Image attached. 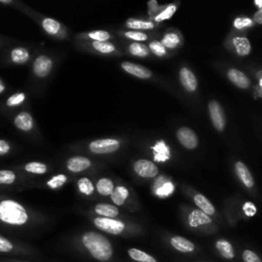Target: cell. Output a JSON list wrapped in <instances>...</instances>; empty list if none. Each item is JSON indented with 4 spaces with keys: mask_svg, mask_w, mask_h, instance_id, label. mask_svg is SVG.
I'll return each instance as SVG.
<instances>
[{
    "mask_svg": "<svg viewBox=\"0 0 262 262\" xmlns=\"http://www.w3.org/2000/svg\"><path fill=\"white\" fill-rule=\"evenodd\" d=\"M81 244L89 255L99 262H107L113 258V246L101 233L86 231L81 236Z\"/></svg>",
    "mask_w": 262,
    "mask_h": 262,
    "instance_id": "6da1fadb",
    "label": "cell"
},
{
    "mask_svg": "<svg viewBox=\"0 0 262 262\" xmlns=\"http://www.w3.org/2000/svg\"><path fill=\"white\" fill-rule=\"evenodd\" d=\"M29 215L25 207L13 200H3L0 202V221L3 223L20 226L27 223Z\"/></svg>",
    "mask_w": 262,
    "mask_h": 262,
    "instance_id": "7a4b0ae2",
    "label": "cell"
},
{
    "mask_svg": "<svg viewBox=\"0 0 262 262\" xmlns=\"http://www.w3.org/2000/svg\"><path fill=\"white\" fill-rule=\"evenodd\" d=\"M94 225L110 234L121 235L127 232V225L125 222L115 218H105V217H95L93 219Z\"/></svg>",
    "mask_w": 262,
    "mask_h": 262,
    "instance_id": "3957f363",
    "label": "cell"
},
{
    "mask_svg": "<svg viewBox=\"0 0 262 262\" xmlns=\"http://www.w3.org/2000/svg\"><path fill=\"white\" fill-rule=\"evenodd\" d=\"M187 224L192 229L211 231L213 221L210 216H208L199 209H194L190 211L187 216Z\"/></svg>",
    "mask_w": 262,
    "mask_h": 262,
    "instance_id": "277c9868",
    "label": "cell"
},
{
    "mask_svg": "<svg viewBox=\"0 0 262 262\" xmlns=\"http://www.w3.org/2000/svg\"><path fill=\"white\" fill-rule=\"evenodd\" d=\"M120 146V142L116 139L104 138L96 139L89 144V149L94 154H110L116 151Z\"/></svg>",
    "mask_w": 262,
    "mask_h": 262,
    "instance_id": "5b68a950",
    "label": "cell"
},
{
    "mask_svg": "<svg viewBox=\"0 0 262 262\" xmlns=\"http://www.w3.org/2000/svg\"><path fill=\"white\" fill-rule=\"evenodd\" d=\"M209 114L214 127L218 131H222L225 127V116L222 107L216 100H212L209 103Z\"/></svg>",
    "mask_w": 262,
    "mask_h": 262,
    "instance_id": "8992f818",
    "label": "cell"
},
{
    "mask_svg": "<svg viewBox=\"0 0 262 262\" xmlns=\"http://www.w3.org/2000/svg\"><path fill=\"white\" fill-rule=\"evenodd\" d=\"M177 138H178L179 142L184 147H186L188 149H192V148L196 147L198 142H199L198 136L195 135V133L187 127H181L178 129Z\"/></svg>",
    "mask_w": 262,
    "mask_h": 262,
    "instance_id": "52a82bcc",
    "label": "cell"
},
{
    "mask_svg": "<svg viewBox=\"0 0 262 262\" xmlns=\"http://www.w3.org/2000/svg\"><path fill=\"white\" fill-rule=\"evenodd\" d=\"M134 171L141 177L152 178L158 174V167L147 160H138L134 164Z\"/></svg>",
    "mask_w": 262,
    "mask_h": 262,
    "instance_id": "ba28073f",
    "label": "cell"
},
{
    "mask_svg": "<svg viewBox=\"0 0 262 262\" xmlns=\"http://www.w3.org/2000/svg\"><path fill=\"white\" fill-rule=\"evenodd\" d=\"M52 69V60L47 55H39L34 63H33V71L37 77L44 78L46 77Z\"/></svg>",
    "mask_w": 262,
    "mask_h": 262,
    "instance_id": "9c48e42d",
    "label": "cell"
},
{
    "mask_svg": "<svg viewBox=\"0 0 262 262\" xmlns=\"http://www.w3.org/2000/svg\"><path fill=\"white\" fill-rule=\"evenodd\" d=\"M169 242H170V245L172 246V248L180 253L188 254V253H192L195 251L194 244L183 236L174 235L170 238Z\"/></svg>",
    "mask_w": 262,
    "mask_h": 262,
    "instance_id": "30bf717a",
    "label": "cell"
},
{
    "mask_svg": "<svg viewBox=\"0 0 262 262\" xmlns=\"http://www.w3.org/2000/svg\"><path fill=\"white\" fill-rule=\"evenodd\" d=\"M91 165V162L89 159L82 157V156H76V157H72L68 160L67 162V168L71 171V172H82L86 169H88Z\"/></svg>",
    "mask_w": 262,
    "mask_h": 262,
    "instance_id": "8fae6325",
    "label": "cell"
},
{
    "mask_svg": "<svg viewBox=\"0 0 262 262\" xmlns=\"http://www.w3.org/2000/svg\"><path fill=\"white\" fill-rule=\"evenodd\" d=\"M122 69L124 71H126L128 74H131L135 77L141 78V79H147L151 76V73L148 69L140 66V64H136V63H132L129 61H125L122 63Z\"/></svg>",
    "mask_w": 262,
    "mask_h": 262,
    "instance_id": "7c38bea8",
    "label": "cell"
},
{
    "mask_svg": "<svg viewBox=\"0 0 262 262\" xmlns=\"http://www.w3.org/2000/svg\"><path fill=\"white\" fill-rule=\"evenodd\" d=\"M180 82L187 91H194L198 86V80L194 74L187 68H182L179 73Z\"/></svg>",
    "mask_w": 262,
    "mask_h": 262,
    "instance_id": "4fadbf2b",
    "label": "cell"
},
{
    "mask_svg": "<svg viewBox=\"0 0 262 262\" xmlns=\"http://www.w3.org/2000/svg\"><path fill=\"white\" fill-rule=\"evenodd\" d=\"M215 248L218 253L226 260H232L235 258V252L233 246L225 238H219L215 242Z\"/></svg>",
    "mask_w": 262,
    "mask_h": 262,
    "instance_id": "5bb4252c",
    "label": "cell"
},
{
    "mask_svg": "<svg viewBox=\"0 0 262 262\" xmlns=\"http://www.w3.org/2000/svg\"><path fill=\"white\" fill-rule=\"evenodd\" d=\"M227 77L228 79L237 87L246 89L250 86V80L249 78L241 71L235 70V69H230L227 72Z\"/></svg>",
    "mask_w": 262,
    "mask_h": 262,
    "instance_id": "9a60e30c",
    "label": "cell"
},
{
    "mask_svg": "<svg viewBox=\"0 0 262 262\" xmlns=\"http://www.w3.org/2000/svg\"><path fill=\"white\" fill-rule=\"evenodd\" d=\"M14 125L21 131H30L34 126V121L29 113L21 112L14 118Z\"/></svg>",
    "mask_w": 262,
    "mask_h": 262,
    "instance_id": "2e32d148",
    "label": "cell"
},
{
    "mask_svg": "<svg viewBox=\"0 0 262 262\" xmlns=\"http://www.w3.org/2000/svg\"><path fill=\"white\" fill-rule=\"evenodd\" d=\"M235 171L238 178L247 187H252L254 185V179L252 174L250 173L249 169L243 162H236L235 164Z\"/></svg>",
    "mask_w": 262,
    "mask_h": 262,
    "instance_id": "e0dca14e",
    "label": "cell"
},
{
    "mask_svg": "<svg viewBox=\"0 0 262 262\" xmlns=\"http://www.w3.org/2000/svg\"><path fill=\"white\" fill-rule=\"evenodd\" d=\"M194 204L199 207V210H201L202 212H204L205 214H207L208 216H212L215 214V208L212 205V203L203 194H195L193 198Z\"/></svg>",
    "mask_w": 262,
    "mask_h": 262,
    "instance_id": "ac0fdd59",
    "label": "cell"
},
{
    "mask_svg": "<svg viewBox=\"0 0 262 262\" xmlns=\"http://www.w3.org/2000/svg\"><path fill=\"white\" fill-rule=\"evenodd\" d=\"M94 211L97 215H99V217L115 218L119 215L118 208L110 204H97L94 208Z\"/></svg>",
    "mask_w": 262,
    "mask_h": 262,
    "instance_id": "d6986e66",
    "label": "cell"
},
{
    "mask_svg": "<svg viewBox=\"0 0 262 262\" xmlns=\"http://www.w3.org/2000/svg\"><path fill=\"white\" fill-rule=\"evenodd\" d=\"M129 257L134 260L135 262H158V260L149 255L148 253L140 250V249H136V248H130L127 251Z\"/></svg>",
    "mask_w": 262,
    "mask_h": 262,
    "instance_id": "ffe728a7",
    "label": "cell"
},
{
    "mask_svg": "<svg viewBox=\"0 0 262 262\" xmlns=\"http://www.w3.org/2000/svg\"><path fill=\"white\" fill-rule=\"evenodd\" d=\"M152 150L155 154V157H154L155 161H157V162H164L170 158L169 147L166 145V143L163 140L158 141L152 146Z\"/></svg>",
    "mask_w": 262,
    "mask_h": 262,
    "instance_id": "44dd1931",
    "label": "cell"
},
{
    "mask_svg": "<svg viewBox=\"0 0 262 262\" xmlns=\"http://www.w3.org/2000/svg\"><path fill=\"white\" fill-rule=\"evenodd\" d=\"M232 43L239 55H248L251 52V43L247 38L235 37L233 38Z\"/></svg>",
    "mask_w": 262,
    "mask_h": 262,
    "instance_id": "7402d4cb",
    "label": "cell"
},
{
    "mask_svg": "<svg viewBox=\"0 0 262 262\" xmlns=\"http://www.w3.org/2000/svg\"><path fill=\"white\" fill-rule=\"evenodd\" d=\"M10 56H11V60L14 63H18V64L25 63L30 58L29 51L26 48H24V47H15V48H13L11 50Z\"/></svg>",
    "mask_w": 262,
    "mask_h": 262,
    "instance_id": "603a6c76",
    "label": "cell"
},
{
    "mask_svg": "<svg viewBox=\"0 0 262 262\" xmlns=\"http://www.w3.org/2000/svg\"><path fill=\"white\" fill-rule=\"evenodd\" d=\"M128 194H129V191H128V189L126 187H124V186H117L116 188H114L113 192L111 193V198H112V201L116 205L122 206L125 203Z\"/></svg>",
    "mask_w": 262,
    "mask_h": 262,
    "instance_id": "cb8c5ba5",
    "label": "cell"
},
{
    "mask_svg": "<svg viewBox=\"0 0 262 262\" xmlns=\"http://www.w3.org/2000/svg\"><path fill=\"white\" fill-rule=\"evenodd\" d=\"M114 188V183L108 178H100L96 183V189L102 195H111Z\"/></svg>",
    "mask_w": 262,
    "mask_h": 262,
    "instance_id": "d4e9b609",
    "label": "cell"
},
{
    "mask_svg": "<svg viewBox=\"0 0 262 262\" xmlns=\"http://www.w3.org/2000/svg\"><path fill=\"white\" fill-rule=\"evenodd\" d=\"M42 27L46 31V33L50 35H55L60 30V24L57 20L50 17H46L42 20Z\"/></svg>",
    "mask_w": 262,
    "mask_h": 262,
    "instance_id": "484cf974",
    "label": "cell"
},
{
    "mask_svg": "<svg viewBox=\"0 0 262 262\" xmlns=\"http://www.w3.org/2000/svg\"><path fill=\"white\" fill-rule=\"evenodd\" d=\"M25 170L33 174H45L47 166L41 162H30L25 165Z\"/></svg>",
    "mask_w": 262,
    "mask_h": 262,
    "instance_id": "4316f807",
    "label": "cell"
},
{
    "mask_svg": "<svg viewBox=\"0 0 262 262\" xmlns=\"http://www.w3.org/2000/svg\"><path fill=\"white\" fill-rule=\"evenodd\" d=\"M78 188L85 195H90L94 191V186L87 177H82L78 180Z\"/></svg>",
    "mask_w": 262,
    "mask_h": 262,
    "instance_id": "83f0119b",
    "label": "cell"
},
{
    "mask_svg": "<svg viewBox=\"0 0 262 262\" xmlns=\"http://www.w3.org/2000/svg\"><path fill=\"white\" fill-rule=\"evenodd\" d=\"M129 51H130L131 54H133V55H135V56L143 57V56H146V55L148 54L149 49H148L144 44L134 42V43L130 44V46H129Z\"/></svg>",
    "mask_w": 262,
    "mask_h": 262,
    "instance_id": "f1b7e54d",
    "label": "cell"
},
{
    "mask_svg": "<svg viewBox=\"0 0 262 262\" xmlns=\"http://www.w3.org/2000/svg\"><path fill=\"white\" fill-rule=\"evenodd\" d=\"M126 26L131 29H143V30H149V29L154 28L152 23L139 20V19H135V18H129L126 21Z\"/></svg>",
    "mask_w": 262,
    "mask_h": 262,
    "instance_id": "f546056e",
    "label": "cell"
},
{
    "mask_svg": "<svg viewBox=\"0 0 262 262\" xmlns=\"http://www.w3.org/2000/svg\"><path fill=\"white\" fill-rule=\"evenodd\" d=\"M164 47H167V48H175L178 46L179 44V37L177 36V34L175 33H168L164 36L162 42Z\"/></svg>",
    "mask_w": 262,
    "mask_h": 262,
    "instance_id": "4dcf8cb0",
    "label": "cell"
},
{
    "mask_svg": "<svg viewBox=\"0 0 262 262\" xmlns=\"http://www.w3.org/2000/svg\"><path fill=\"white\" fill-rule=\"evenodd\" d=\"M67 179H68V177H67L64 174H57V175L51 177V178L46 182V184H47V186H49L50 188L56 189V188L62 186V185L67 182Z\"/></svg>",
    "mask_w": 262,
    "mask_h": 262,
    "instance_id": "1f68e13d",
    "label": "cell"
},
{
    "mask_svg": "<svg viewBox=\"0 0 262 262\" xmlns=\"http://www.w3.org/2000/svg\"><path fill=\"white\" fill-rule=\"evenodd\" d=\"M92 46L94 47V49H96L97 51L101 52V53H111L115 50V46L107 41H103V42H98V41H93Z\"/></svg>",
    "mask_w": 262,
    "mask_h": 262,
    "instance_id": "d6a6232c",
    "label": "cell"
},
{
    "mask_svg": "<svg viewBox=\"0 0 262 262\" xmlns=\"http://www.w3.org/2000/svg\"><path fill=\"white\" fill-rule=\"evenodd\" d=\"M175 11H176V6L174 4H170L162 12L158 13L155 16V19H156V21H162V20L168 19V18H170L174 14Z\"/></svg>",
    "mask_w": 262,
    "mask_h": 262,
    "instance_id": "836d02e7",
    "label": "cell"
},
{
    "mask_svg": "<svg viewBox=\"0 0 262 262\" xmlns=\"http://www.w3.org/2000/svg\"><path fill=\"white\" fill-rule=\"evenodd\" d=\"M174 190V184L171 181H166L163 185H161L158 189L155 190L156 194L164 198V196H168L169 194H171Z\"/></svg>",
    "mask_w": 262,
    "mask_h": 262,
    "instance_id": "e575fe53",
    "label": "cell"
},
{
    "mask_svg": "<svg viewBox=\"0 0 262 262\" xmlns=\"http://www.w3.org/2000/svg\"><path fill=\"white\" fill-rule=\"evenodd\" d=\"M15 173L11 170H0V184H11L15 181Z\"/></svg>",
    "mask_w": 262,
    "mask_h": 262,
    "instance_id": "d590c367",
    "label": "cell"
},
{
    "mask_svg": "<svg viewBox=\"0 0 262 262\" xmlns=\"http://www.w3.org/2000/svg\"><path fill=\"white\" fill-rule=\"evenodd\" d=\"M243 262H262L260 256L256 254L254 251L246 249L242 253Z\"/></svg>",
    "mask_w": 262,
    "mask_h": 262,
    "instance_id": "8d00e7d4",
    "label": "cell"
},
{
    "mask_svg": "<svg viewBox=\"0 0 262 262\" xmlns=\"http://www.w3.org/2000/svg\"><path fill=\"white\" fill-rule=\"evenodd\" d=\"M26 99V94L24 92H17L12 94L11 96L8 97V99L6 100V104L8 106H14V105H18L21 102H24V100Z\"/></svg>",
    "mask_w": 262,
    "mask_h": 262,
    "instance_id": "74e56055",
    "label": "cell"
},
{
    "mask_svg": "<svg viewBox=\"0 0 262 262\" xmlns=\"http://www.w3.org/2000/svg\"><path fill=\"white\" fill-rule=\"evenodd\" d=\"M88 36L91 39L98 41V42H103L111 38V35L106 31H92V32L88 33Z\"/></svg>",
    "mask_w": 262,
    "mask_h": 262,
    "instance_id": "f35d334b",
    "label": "cell"
},
{
    "mask_svg": "<svg viewBox=\"0 0 262 262\" xmlns=\"http://www.w3.org/2000/svg\"><path fill=\"white\" fill-rule=\"evenodd\" d=\"M14 251V245L8 238L0 235V253H10Z\"/></svg>",
    "mask_w": 262,
    "mask_h": 262,
    "instance_id": "ab89813d",
    "label": "cell"
},
{
    "mask_svg": "<svg viewBox=\"0 0 262 262\" xmlns=\"http://www.w3.org/2000/svg\"><path fill=\"white\" fill-rule=\"evenodd\" d=\"M149 49L158 56H162L166 53V48L160 41H152L149 44Z\"/></svg>",
    "mask_w": 262,
    "mask_h": 262,
    "instance_id": "60d3db41",
    "label": "cell"
},
{
    "mask_svg": "<svg viewBox=\"0 0 262 262\" xmlns=\"http://www.w3.org/2000/svg\"><path fill=\"white\" fill-rule=\"evenodd\" d=\"M233 26L236 29H243L245 27L252 26V19H250L248 17H236L233 21Z\"/></svg>",
    "mask_w": 262,
    "mask_h": 262,
    "instance_id": "b9f144b4",
    "label": "cell"
},
{
    "mask_svg": "<svg viewBox=\"0 0 262 262\" xmlns=\"http://www.w3.org/2000/svg\"><path fill=\"white\" fill-rule=\"evenodd\" d=\"M126 37L130 38V39H133L135 41H143V40H146L147 36L144 34V33H141V32H135V31H130V32H126L125 33Z\"/></svg>",
    "mask_w": 262,
    "mask_h": 262,
    "instance_id": "7bdbcfd3",
    "label": "cell"
},
{
    "mask_svg": "<svg viewBox=\"0 0 262 262\" xmlns=\"http://www.w3.org/2000/svg\"><path fill=\"white\" fill-rule=\"evenodd\" d=\"M243 211H244V213H245L247 216L252 217V216H254V215L256 214L257 209H256V207H255V205H254L253 203L247 202V203H245L244 206H243Z\"/></svg>",
    "mask_w": 262,
    "mask_h": 262,
    "instance_id": "ee69618b",
    "label": "cell"
},
{
    "mask_svg": "<svg viewBox=\"0 0 262 262\" xmlns=\"http://www.w3.org/2000/svg\"><path fill=\"white\" fill-rule=\"evenodd\" d=\"M9 150H10V144L4 139H0V156L6 155Z\"/></svg>",
    "mask_w": 262,
    "mask_h": 262,
    "instance_id": "f6af8a7d",
    "label": "cell"
},
{
    "mask_svg": "<svg viewBox=\"0 0 262 262\" xmlns=\"http://www.w3.org/2000/svg\"><path fill=\"white\" fill-rule=\"evenodd\" d=\"M255 96L262 97V79L259 80V84L255 87Z\"/></svg>",
    "mask_w": 262,
    "mask_h": 262,
    "instance_id": "bcb514c9",
    "label": "cell"
},
{
    "mask_svg": "<svg viewBox=\"0 0 262 262\" xmlns=\"http://www.w3.org/2000/svg\"><path fill=\"white\" fill-rule=\"evenodd\" d=\"M166 181H167V180H166V178H165V177H163V176L159 177V178L157 179V181L155 182V184H154V188H155V190H156V189H158L161 185H163Z\"/></svg>",
    "mask_w": 262,
    "mask_h": 262,
    "instance_id": "7dc6e473",
    "label": "cell"
},
{
    "mask_svg": "<svg viewBox=\"0 0 262 262\" xmlns=\"http://www.w3.org/2000/svg\"><path fill=\"white\" fill-rule=\"evenodd\" d=\"M254 20L258 24H262V8H260L255 14H254Z\"/></svg>",
    "mask_w": 262,
    "mask_h": 262,
    "instance_id": "c3c4849f",
    "label": "cell"
},
{
    "mask_svg": "<svg viewBox=\"0 0 262 262\" xmlns=\"http://www.w3.org/2000/svg\"><path fill=\"white\" fill-rule=\"evenodd\" d=\"M148 6L150 7L149 8V14L151 15V14H154V12H155V10H157L159 7L157 6V2L156 1H150V2H148Z\"/></svg>",
    "mask_w": 262,
    "mask_h": 262,
    "instance_id": "681fc988",
    "label": "cell"
},
{
    "mask_svg": "<svg viewBox=\"0 0 262 262\" xmlns=\"http://www.w3.org/2000/svg\"><path fill=\"white\" fill-rule=\"evenodd\" d=\"M4 90H5V85H4V83L2 82V80L0 79V93H2Z\"/></svg>",
    "mask_w": 262,
    "mask_h": 262,
    "instance_id": "f907efd6",
    "label": "cell"
},
{
    "mask_svg": "<svg viewBox=\"0 0 262 262\" xmlns=\"http://www.w3.org/2000/svg\"><path fill=\"white\" fill-rule=\"evenodd\" d=\"M255 4H256L259 8H262V0H256V1H255Z\"/></svg>",
    "mask_w": 262,
    "mask_h": 262,
    "instance_id": "816d5d0a",
    "label": "cell"
},
{
    "mask_svg": "<svg viewBox=\"0 0 262 262\" xmlns=\"http://www.w3.org/2000/svg\"><path fill=\"white\" fill-rule=\"evenodd\" d=\"M257 78H258L259 80H261V79H262V70H261V71H259V72L257 73Z\"/></svg>",
    "mask_w": 262,
    "mask_h": 262,
    "instance_id": "f5cc1de1",
    "label": "cell"
},
{
    "mask_svg": "<svg viewBox=\"0 0 262 262\" xmlns=\"http://www.w3.org/2000/svg\"><path fill=\"white\" fill-rule=\"evenodd\" d=\"M0 3H3V4H9L11 3L10 0H0Z\"/></svg>",
    "mask_w": 262,
    "mask_h": 262,
    "instance_id": "db71d44e",
    "label": "cell"
}]
</instances>
